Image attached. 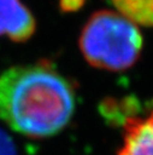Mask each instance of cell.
Segmentation results:
<instances>
[{"mask_svg": "<svg viewBox=\"0 0 153 155\" xmlns=\"http://www.w3.org/2000/svg\"><path fill=\"white\" fill-rule=\"evenodd\" d=\"M75 104L72 82L47 62L10 67L0 74V119L19 134H57L69 124Z\"/></svg>", "mask_w": 153, "mask_h": 155, "instance_id": "1", "label": "cell"}, {"mask_svg": "<svg viewBox=\"0 0 153 155\" xmlns=\"http://www.w3.org/2000/svg\"><path fill=\"white\" fill-rule=\"evenodd\" d=\"M78 46L83 58L92 67L122 71L139 61L143 38L137 25L120 13L100 10L84 23Z\"/></svg>", "mask_w": 153, "mask_h": 155, "instance_id": "2", "label": "cell"}, {"mask_svg": "<svg viewBox=\"0 0 153 155\" xmlns=\"http://www.w3.org/2000/svg\"><path fill=\"white\" fill-rule=\"evenodd\" d=\"M35 30V17L20 0H0V38L6 36L13 42H25Z\"/></svg>", "mask_w": 153, "mask_h": 155, "instance_id": "3", "label": "cell"}, {"mask_svg": "<svg viewBox=\"0 0 153 155\" xmlns=\"http://www.w3.org/2000/svg\"><path fill=\"white\" fill-rule=\"evenodd\" d=\"M123 126V143L117 155H153V111L128 117Z\"/></svg>", "mask_w": 153, "mask_h": 155, "instance_id": "4", "label": "cell"}, {"mask_svg": "<svg viewBox=\"0 0 153 155\" xmlns=\"http://www.w3.org/2000/svg\"><path fill=\"white\" fill-rule=\"evenodd\" d=\"M118 13L136 25L153 27V0H110Z\"/></svg>", "mask_w": 153, "mask_h": 155, "instance_id": "5", "label": "cell"}, {"mask_svg": "<svg viewBox=\"0 0 153 155\" xmlns=\"http://www.w3.org/2000/svg\"><path fill=\"white\" fill-rule=\"evenodd\" d=\"M0 155H17L13 140L2 128H0Z\"/></svg>", "mask_w": 153, "mask_h": 155, "instance_id": "6", "label": "cell"}, {"mask_svg": "<svg viewBox=\"0 0 153 155\" xmlns=\"http://www.w3.org/2000/svg\"><path fill=\"white\" fill-rule=\"evenodd\" d=\"M86 0H59V7L64 12H73L84 5Z\"/></svg>", "mask_w": 153, "mask_h": 155, "instance_id": "7", "label": "cell"}]
</instances>
